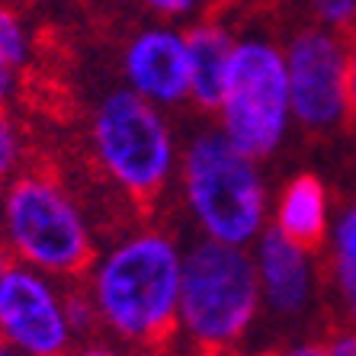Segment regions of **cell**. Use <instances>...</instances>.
Listing matches in <instances>:
<instances>
[{"mask_svg":"<svg viewBox=\"0 0 356 356\" xmlns=\"http://www.w3.org/2000/svg\"><path fill=\"white\" fill-rule=\"evenodd\" d=\"M183 248L164 228H135L97 254L87 270V292L99 331L125 350L170 347L180 312Z\"/></svg>","mask_w":356,"mask_h":356,"instance_id":"obj_1","label":"cell"},{"mask_svg":"<svg viewBox=\"0 0 356 356\" xmlns=\"http://www.w3.org/2000/svg\"><path fill=\"white\" fill-rule=\"evenodd\" d=\"M260 312L264 298L250 248L196 238L183 250L177 334L193 356H232Z\"/></svg>","mask_w":356,"mask_h":356,"instance_id":"obj_2","label":"cell"},{"mask_svg":"<svg viewBox=\"0 0 356 356\" xmlns=\"http://www.w3.org/2000/svg\"><path fill=\"white\" fill-rule=\"evenodd\" d=\"M180 196L199 238L254 248L270 228V196L260 161L234 148L218 129L196 132L180 151Z\"/></svg>","mask_w":356,"mask_h":356,"instance_id":"obj_3","label":"cell"},{"mask_svg":"<svg viewBox=\"0 0 356 356\" xmlns=\"http://www.w3.org/2000/svg\"><path fill=\"white\" fill-rule=\"evenodd\" d=\"M0 225L10 257L55 280H77L97 257L83 209L49 170H19L3 186Z\"/></svg>","mask_w":356,"mask_h":356,"instance_id":"obj_4","label":"cell"},{"mask_svg":"<svg viewBox=\"0 0 356 356\" xmlns=\"http://www.w3.org/2000/svg\"><path fill=\"white\" fill-rule=\"evenodd\" d=\"M90 151L103 177L138 206L158 202L180 170V148L164 109L129 87L109 90L93 106Z\"/></svg>","mask_w":356,"mask_h":356,"instance_id":"obj_5","label":"cell"},{"mask_svg":"<svg viewBox=\"0 0 356 356\" xmlns=\"http://www.w3.org/2000/svg\"><path fill=\"white\" fill-rule=\"evenodd\" d=\"M218 132L254 161L273 158L292 129L286 51L270 35H238L222 103Z\"/></svg>","mask_w":356,"mask_h":356,"instance_id":"obj_6","label":"cell"},{"mask_svg":"<svg viewBox=\"0 0 356 356\" xmlns=\"http://www.w3.org/2000/svg\"><path fill=\"white\" fill-rule=\"evenodd\" d=\"M292 122L305 132H334L350 119V42L324 26L298 29L286 45Z\"/></svg>","mask_w":356,"mask_h":356,"instance_id":"obj_7","label":"cell"},{"mask_svg":"<svg viewBox=\"0 0 356 356\" xmlns=\"http://www.w3.org/2000/svg\"><path fill=\"white\" fill-rule=\"evenodd\" d=\"M0 340L19 356H67L77 347L65 286L55 276L10 260L0 273Z\"/></svg>","mask_w":356,"mask_h":356,"instance_id":"obj_8","label":"cell"},{"mask_svg":"<svg viewBox=\"0 0 356 356\" xmlns=\"http://www.w3.org/2000/svg\"><path fill=\"white\" fill-rule=\"evenodd\" d=\"M122 81L132 93L164 113L190 103L186 33L170 23L138 29L122 49Z\"/></svg>","mask_w":356,"mask_h":356,"instance_id":"obj_9","label":"cell"},{"mask_svg":"<svg viewBox=\"0 0 356 356\" xmlns=\"http://www.w3.org/2000/svg\"><path fill=\"white\" fill-rule=\"evenodd\" d=\"M254 266H257L260 298L270 315L282 321H298L315 305L318 296V260L312 248H302L292 238L266 228L254 241Z\"/></svg>","mask_w":356,"mask_h":356,"instance_id":"obj_10","label":"cell"},{"mask_svg":"<svg viewBox=\"0 0 356 356\" xmlns=\"http://www.w3.org/2000/svg\"><path fill=\"white\" fill-rule=\"evenodd\" d=\"M238 35L218 19H199L186 29V67H190V103L199 113H216L232 67Z\"/></svg>","mask_w":356,"mask_h":356,"instance_id":"obj_11","label":"cell"},{"mask_svg":"<svg viewBox=\"0 0 356 356\" xmlns=\"http://www.w3.org/2000/svg\"><path fill=\"white\" fill-rule=\"evenodd\" d=\"M270 228H276L302 248H321L331 232V196L321 177L308 174V170L289 177L276 196Z\"/></svg>","mask_w":356,"mask_h":356,"instance_id":"obj_12","label":"cell"},{"mask_svg":"<svg viewBox=\"0 0 356 356\" xmlns=\"http://www.w3.org/2000/svg\"><path fill=\"white\" fill-rule=\"evenodd\" d=\"M327 280L337 296L343 327L356 331V202H347L327 232Z\"/></svg>","mask_w":356,"mask_h":356,"instance_id":"obj_13","label":"cell"},{"mask_svg":"<svg viewBox=\"0 0 356 356\" xmlns=\"http://www.w3.org/2000/svg\"><path fill=\"white\" fill-rule=\"evenodd\" d=\"M33 58V39L26 23L10 7H0V67L19 74Z\"/></svg>","mask_w":356,"mask_h":356,"instance_id":"obj_14","label":"cell"},{"mask_svg":"<svg viewBox=\"0 0 356 356\" xmlns=\"http://www.w3.org/2000/svg\"><path fill=\"white\" fill-rule=\"evenodd\" d=\"M65 308H67V321L74 327L77 343L81 340H90L99 331V315L97 305H93L87 286H74V282H65Z\"/></svg>","mask_w":356,"mask_h":356,"instance_id":"obj_15","label":"cell"},{"mask_svg":"<svg viewBox=\"0 0 356 356\" xmlns=\"http://www.w3.org/2000/svg\"><path fill=\"white\" fill-rule=\"evenodd\" d=\"M19 161H23L19 129L7 113V106H0V190L19 174Z\"/></svg>","mask_w":356,"mask_h":356,"instance_id":"obj_16","label":"cell"},{"mask_svg":"<svg viewBox=\"0 0 356 356\" xmlns=\"http://www.w3.org/2000/svg\"><path fill=\"white\" fill-rule=\"evenodd\" d=\"M312 17L318 19V26L331 29V33L347 35L356 26V0H308Z\"/></svg>","mask_w":356,"mask_h":356,"instance_id":"obj_17","label":"cell"},{"mask_svg":"<svg viewBox=\"0 0 356 356\" xmlns=\"http://www.w3.org/2000/svg\"><path fill=\"white\" fill-rule=\"evenodd\" d=\"M135 7H141L145 13L151 17L164 19V23H174V19H186L193 17L199 7H202V0H132Z\"/></svg>","mask_w":356,"mask_h":356,"instance_id":"obj_18","label":"cell"},{"mask_svg":"<svg viewBox=\"0 0 356 356\" xmlns=\"http://www.w3.org/2000/svg\"><path fill=\"white\" fill-rule=\"evenodd\" d=\"M67 356H125V347L113 343V340H81Z\"/></svg>","mask_w":356,"mask_h":356,"instance_id":"obj_19","label":"cell"},{"mask_svg":"<svg viewBox=\"0 0 356 356\" xmlns=\"http://www.w3.org/2000/svg\"><path fill=\"white\" fill-rule=\"evenodd\" d=\"M324 343H327V356H356V331L353 327H337Z\"/></svg>","mask_w":356,"mask_h":356,"instance_id":"obj_20","label":"cell"},{"mask_svg":"<svg viewBox=\"0 0 356 356\" xmlns=\"http://www.w3.org/2000/svg\"><path fill=\"white\" fill-rule=\"evenodd\" d=\"M280 356H327V343H324V340H302V343L289 347Z\"/></svg>","mask_w":356,"mask_h":356,"instance_id":"obj_21","label":"cell"},{"mask_svg":"<svg viewBox=\"0 0 356 356\" xmlns=\"http://www.w3.org/2000/svg\"><path fill=\"white\" fill-rule=\"evenodd\" d=\"M347 83H350V116H356V42H350V74H347Z\"/></svg>","mask_w":356,"mask_h":356,"instance_id":"obj_22","label":"cell"},{"mask_svg":"<svg viewBox=\"0 0 356 356\" xmlns=\"http://www.w3.org/2000/svg\"><path fill=\"white\" fill-rule=\"evenodd\" d=\"M13 90H17V74H10L7 67H0V106H7Z\"/></svg>","mask_w":356,"mask_h":356,"instance_id":"obj_23","label":"cell"},{"mask_svg":"<svg viewBox=\"0 0 356 356\" xmlns=\"http://www.w3.org/2000/svg\"><path fill=\"white\" fill-rule=\"evenodd\" d=\"M125 356H174V343L170 347H135L125 350Z\"/></svg>","mask_w":356,"mask_h":356,"instance_id":"obj_24","label":"cell"},{"mask_svg":"<svg viewBox=\"0 0 356 356\" xmlns=\"http://www.w3.org/2000/svg\"><path fill=\"white\" fill-rule=\"evenodd\" d=\"M10 254H7V248H3V244H0V273H3V270H7V264H10Z\"/></svg>","mask_w":356,"mask_h":356,"instance_id":"obj_25","label":"cell"},{"mask_svg":"<svg viewBox=\"0 0 356 356\" xmlns=\"http://www.w3.org/2000/svg\"><path fill=\"white\" fill-rule=\"evenodd\" d=\"M0 356H19V353H17V350H10L7 343H3V340H0Z\"/></svg>","mask_w":356,"mask_h":356,"instance_id":"obj_26","label":"cell"},{"mask_svg":"<svg viewBox=\"0 0 356 356\" xmlns=\"http://www.w3.org/2000/svg\"><path fill=\"white\" fill-rule=\"evenodd\" d=\"M257 356H280V353H257Z\"/></svg>","mask_w":356,"mask_h":356,"instance_id":"obj_27","label":"cell"},{"mask_svg":"<svg viewBox=\"0 0 356 356\" xmlns=\"http://www.w3.org/2000/svg\"><path fill=\"white\" fill-rule=\"evenodd\" d=\"M228 3H238V0H228Z\"/></svg>","mask_w":356,"mask_h":356,"instance_id":"obj_28","label":"cell"}]
</instances>
